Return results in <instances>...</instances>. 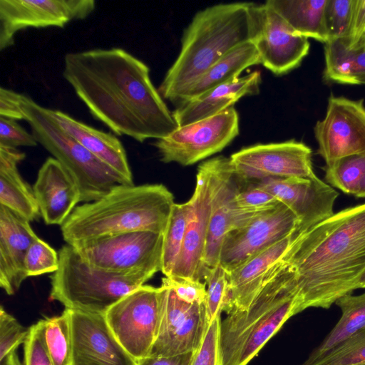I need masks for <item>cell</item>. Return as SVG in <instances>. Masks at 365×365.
Instances as JSON below:
<instances>
[{"mask_svg":"<svg viewBox=\"0 0 365 365\" xmlns=\"http://www.w3.org/2000/svg\"><path fill=\"white\" fill-rule=\"evenodd\" d=\"M335 304L341 316L322 342L309 355L303 365H309L354 334L365 330V292L346 294Z\"/></svg>","mask_w":365,"mask_h":365,"instance_id":"obj_30","label":"cell"},{"mask_svg":"<svg viewBox=\"0 0 365 365\" xmlns=\"http://www.w3.org/2000/svg\"><path fill=\"white\" fill-rule=\"evenodd\" d=\"M257 34L254 43L261 64L281 76L297 68L309 53L308 38L298 35L266 1L256 4Z\"/></svg>","mask_w":365,"mask_h":365,"instance_id":"obj_17","label":"cell"},{"mask_svg":"<svg viewBox=\"0 0 365 365\" xmlns=\"http://www.w3.org/2000/svg\"><path fill=\"white\" fill-rule=\"evenodd\" d=\"M259 52L252 41L242 43L223 56L178 97L176 106L195 98L212 88L239 78L250 66L260 64Z\"/></svg>","mask_w":365,"mask_h":365,"instance_id":"obj_27","label":"cell"},{"mask_svg":"<svg viewBox=\"0 0 365 365\" xmlns=\"http://www.w3.org/2000/svg\"><path fill=\"white\" fill-rule=\"evenodd\" d=\"M163 243V234L134 231L92 239L72 247L84 262L95 269L152 277L161 271Z\"/></svg>","mask_w":365,"mask_h":365,"instance_id":"obj_8","label":"cell"},{"mask_svg":"<svg viewBox=\"0 0 365 365\" xmlns=\"http://www.w3.org/2000/svg\"><path fill=\"white\" fill-rule=\"evenodd\" d=\"M49 118L83 147L134 185L125 150L118 138L80 122L68 114L46 108Z\"/></svg>","mask_w":365,"mask_h":365,"instance_id":"obj_25","label":"cell"},{"mask_svg":"<svg viewBox=\"0 0 365 365\" xmlns=\"http://www.w3.org/2000/svg\"><path fill=\"white\" fill-rule=\"evenodd\" d=\"M58 253L59 267L50 277V298L70 309L105 314L151 278L144 274H117L91 267L68 244Z\"/></svg>","mask_w":365,"mask_h":365,"instance_id":"obj_7","label":"cell"},{"mask_svg":"<svg viewBox=\"0 0 365 365\" xmlns=\"http://www.w3.org/2000/svg\"><path fill=\"white\" fill-rule=\"evenodd\" d=\"M365 34V0H354V6L349 32L346 39L341 40L349 49H353Z\"/></svg>","mask_w":365,"mask_h":365,"instance_id":"obj_44","label":"cell"},{"mask_svg":"<svg viewBox=\"0 0 365 365\" xmlns=\"http://www.w3.org/2000/svg\"><path fill=\"white\" fill-rule=\"evenodd\" d=\"M21 107L31 133L76 181L80 201L97 200L119 185H130L121 175L62 130L46 108L22 94Z\"/></svg>","mask_w":365,"mask_h":365,"instance_id":"obj_6","label":"cell"},{"mask_svg":"<svg viewBox=\"0 0 365 365\" xmlns=\"http://www.w3.org/2000/svg\"><path fill=\"white\" fill-rule=\"evenodd\" d=\"M46 347L53 365H73V347L69 309L59 316L41 320Z\"/></svg>","mask_w":365,"mask_h":365,"instance_id":"obj_31","label":"cell"},{"mask_svg":"<svg viewBox=\"0 0 365 365\" xmlns=\"http://www.w3.org/2000/svg\"><path fill=\"white\" fill-rule=\"evenodd\" d=\"M173 193L162 184L119 185L101 198L75 207L61 226L66 244L134 231L164 234Z\"/></svg>","mask_w":365,"mask_h":365,"instance_id":"obj_4","label":"cell"},{"mask_svg":"<svg viewBox=\"0 0 365 365\" xmlns=\"http://www.w3.org/2000/svg\"><path fill=\"white\" fill-rule=\"evenodd\" d=\"M299 227L296 215L282 202L229 231L220 247L219 264L230 272Z\"/></svg>","mask_w":365,"mask_h":365,"instance_id":"obj_14","label":"cell"},{"mask_svg":"<svg viewBox=\"0 0 365 365\" xmlns=\"http://www.w3.org/2000/svg\"><path fill=\"white\" fill-rule=\"evenodd\" d=\"M354 196L361 198L365 197V174L356 190Z\"/></svg>","mask_w":365,"mask_h":365,"instance_id":"obj_48","label":"cell"},{"mask_svg":"<svg viewBox=\"0 0 365 365\" xmlns=\"http://www.w3.org/2000/svg\"><path fill=\"white\" fill-rule=\"evenodd\" d=\"M299 313L297 288L285 257L250 307L230 312L221 322L222 365H247L282 325Z\"/></svg>","mask_w":365,"mask_h":365,"instance_id":"obj_5","label":"cell"},{"mask_svg":"<svg viewBox=\"0 0 365 365\" xmlns=\"http://www.w3.org/2000/svg\"><path fill=\"white\" fill-rule=\"evenodd\" d=\"M0 365H22L16 351H13L0 360Z\"/></svg>","mask_w":365,"mask_h":365,"instance_id":"obj_47","label":"cell"},{"mask_svg":"<svg viewBox=\"0 0 365 365\" xmlns=\"http://www.w3.org/2000/svg\"><path fill=\"white\" fill-rule=\"evenodd\" d=\"M95 4L93 0H0V50L11 46L20 30L63 28L71 20L86 18Z\"/></svg>","mask_w":365,"mask_h":365,"instance_id":"obj_16","label":"cell"},{"mask_svg":"<svg viewBox=\"0 0 365 365\" xmlns=\"http://www.w3.org/2000/svg\"><path fill=\"white\" fill-rule=\"evenodd\" d=\"M299 312L328 309L359 289L365 272V203L344 209L296 237L286 259Z\"/></svg>","mask_w":365,"mask_h":365,"instance_id":"obj_2","label":"cell"},{"mask_svg":"<svg viewBox=\"0 0 365 365\" xmlns=\"http://www.w3.org/2000/svg\"><path fill=\"white\" fill-rule=\"evenodd\" d=\"M353 6L354 0H327L324 10V24L328 41L346 39Z\"/></svg>","mask_w":365,"mask_h":365,"instance_id":"obj_37","label":"cell"},{"mask_svg":"<svg viewBox=\"0 0 365 365\" xmlns=\"http://www.w3.org/2000/svg\"><path fill=\"white\" fill-rule=\"evenodd\" d=\"M190 212L188 201L175 203L163 234L161 272L166 277L172 275L179 258L185 238Z\"/></svg>","mask_w":365,"mask_h":365,"instance_id":"obj_32","label":"cell"},{"mask_svg":"<svg viewBox=\"0 0 365 365\" xmlns=\"http://www.w3.org/2000/svg\"><path fill=\"white\" fill-rule=\"evenodd\" d=\"M300 233L298 229L257 254L235 270L227 272L229 302L227 314L245 310L253 302L272 272L285 258Z\"/></svg>","mask_w":365,"mask_h":365,"instance_id":"obj_21","label":"cell"},{"mask_svg":"<svg viewBox=\"0 0 365 365\" xmlns=\"http://www.w3.org/2000/svg\"><path fill=\"white\" fill-rule=\"evenodd\" d=\"M365 48V34L363 36V37L361 38V39L360 40V41L358 43V44L353 49H356V48Z\"/></svg>","mask_w":365,"mask_h":365,"instance_id":"obj_49","label":"cell"},{"mask_svg":"<svg viewBox=\"0 0 365 365\" xmlns=\"http://www.w3.org/2000/svg\"><path fill=\"white\" fill-rule=\"evenodd\" d=\"M261 73L255 71L210 89L201 96L177 106L173 112L179 127L215 115L230 107L240 98L259 93Z\"/></svg>","mask_w":365,"mask_h":365,"instance_id":"obj_24","label":"cell"},{"mask_svg":"<svg viewBox=\"0 0 365 365\" xmlns=\"http://www.w3.org/2000/svg\"><path fill=\"white\" fill-rule=\"evenodd\" d=\"M271 6L298 35L328 41L324 10L327 0H268Z\"/></svg>","mask_w":365,"mask_h":365,"instance_id":"obj_28","label":"cell"},{"mask_svg":"<svg viewBox=\"0 0 365 365\" xmlns=\"http://www.w3.org/2000/svg\"><path fill=\"white\" fill-rule=\"evenodd\" d=\"M161 314L156 340L150 356H171L195 351L209 326L205 301L187 303L170 287H160Z\"/></svg>","mask_w":365,"mask_h":365,"instance_id":"obj_13","label":"cell"},{"mask_svg":"<svg viewBox=\"0 0 365 365\" xmlns=\"http://www.w3.org/2000/svg\"><path fill=\"white\" fill-rule=\"evenodd\" d=\"M252 182L272 194L296 215L300 232L334 214V205L339 193L317 176L267 178Z\"/></svg>","mask_w":365,"mask_h":365,"instance_id":"obj_18","label":"cell"},{"mask_svg":"<svg viewBox=\"0 0 365 365\" xmlns=\"http://www.w3.org/2000/svg\"><path fill=\"white\" fill-rule=\"evenodd\" d=\"M207 284L205 303L209 324L226 311L229 302L227 272L219 264L210 268L205 278Z\"/></svg>","mask_w":365,"mask_h":365,"instance_id":"obj_35","label":"cell"},{"mask_svg":"<svg viewBox=\"0 0 365 365\" xmlns=\"http://www.w3.org/2000/svg\"><path fill=\"white\" fill-rule=\"evenodd\" d=\"M24 265L28 277L53 273L59 267L58 253L38 237L27 250Z\"/></svg>","mask_w":365,"mask_h":365,"instance_id":"obj_38","label":"cell"},{"mask_svg":"<svg viewBox=\"0 0 365 365\" xmlns=\"http://www.w3.org/2000/svg\"><path fill=\"white\" fill-rule=\"evenodd\" d=\"M33 190L46 225L61 226L81 202L76 181L53 157L48 158L38 170Z\"/></svg>","mask_w":365,"mask_h":365,"instance_id":"obj_23","label":"cell"},{"mask_svg":"<svg viewBox=\"0 0 365 365\" xmlns=\"http://www.w3.org/2000/svg\"><path fill=\"white\" fill-rule=\"evenodd\" d=\"M37 144L33 134L28 133L15 120L0 116V145L17 148L34 147Z\"/></svg>","mask_w":365,"mask_h":365,"instance_id":"obj_43","label":"cell"},{"mask_svg":"<svg viewBox=\"0 0 365 365\" xmlns=\"http://www.w3.org/2000/svg\"><path fill=\"white\" fill-rule=\"evenodd\" d=\"M69 312L73 365H137L113 335L104 314Z\"/></svg>","mask_w":365,"mask_h":365,"instance_id":"obj_20","label":"cell"},{"mask_svg":"<svg viewBox=\"0 0 365 365\" xmlns=\"http://www.w3.org/2000/svg\"><path fill=\"white\" fill-rule=\"evenodd\" d=\"M323 79L327 82L365 85V48H348L341 39L324 43Z\"/></svg>","mask_w":365,"mask_h":365,"instance_id":"obj_29","label":"cell"},{"mask_svg":"<svg viewBox=\"0 0 365 365\" xmlns=\"http://www.w3.org/2000/svg\"><path fill=\"white\" fill-rule=\"evenodd\" d=\"M22 94L1 87L0 116L12 120H24L21 107Z\"/></svg>","mask_w":365,"mask_h":365,"instance_id":"obj_45","label":"cell"},{"mask_svg":"<svg viewBox=\"0 0 365 365\" xmlns=\"http://www.w3.org/2000/svg\"><path fill=\"white\" fill-rule=\"evenodd\" d=\"M160 314V287L144 284L124 296L104 315L119 344L137 361L150 355Z\"/></svg>","mask_w":365,"mask_h":365,"instance_id":"obj_9","label":"cell"},{"mask_svg":"<svg viewBox=\"0 0 365 365\" xmlns=\"http://www.w3.org/2000/svg\"><path fill=\"white\" fill-rule=\"evenodd\" d=\"M30 222L0 205V286L12 295L28 277L25 257L38 237Z\"/></svg>","mask_w":365,"mask_h":365,"instance_id":"obj_22","label":"cell"},{"mask_svg":"<svg viewBox=\"0 0 365 365\" xmlns=\"http://www.w3.org/2000/svg\"><path fill=\"white\" fill-rule=\"evenodd\" d=\"M312 155L306 144L289 140L243 148L230 158L245 180L257 182L267 178H314Z\"/></svg>","mask_w":365,"mask_h":365,"instance_id":"obj_12","label":"cell"},{"mask_svg":"<svg viewBox=\"0 0 365 365\" xmlns=\"http://www.w3.org/2000/svg\"><path fill=\"white\" fill-rule=\"evenodd\" d=\"M63 76L93 117L118 135L143 143L179 128L149 67L123 48L68 53Z\"/></svg>","mask_w":365,"mask_h":365,"instance_id":"obj_1","label":"cell"},{"mask_svg":"<svg viewBox=\"0 0 365 365\" xmlns=\"http://www.w3.org/2000/svg\"><path fill=\"white\" fill-rule=\"evenodd\" d=\"M317 154L329 165L336 160L365 154V105L331 94L324 117L314 127Z\"/></svg>","mask_w":365,"mask_h":365,"instance_id":"obj_11","label":"cell"},{"mask_svg":"<svg viewBox=\"0 0 365 365\" xmlns=\"http://www.w3.org/2000/svg\"><path fill=\"white\" fill-rule=\"evenodd\" d=\"M25 158L26 154L17 148L0 145V205L31 222L37 220L41 213L33 188L18 170Z\"/></svg>","mask_w":365,"mask_h":365,"instance_id":"obj_26","label":"cell"},{"mask_svg":"<svg viewBox=\"0 0 365 365\" xmlns=\"http://www.w3.org/2000/svg\"><path fill=\"white\" fill-rule=\"evenodd\" d=\"M256 4L210 6L196 13L185 30L180 51L159 88L175 103L182 92L235 47L254 42L257 34Z\"/></svg>","mask_w":365,"mask_h":365,"instance_id":"obj_3","label":"cell"},{"mask_svg":"<svg viewBox=\"0 0 365 365\" xmlns=\"http://www.w3.org/2000/svg\"><path fill=\"white\" fill-rule=\"evenodd\" d=\"M240 132L239 115L232 106L212 117L179 127L167 137L156 140L162 162L193 165L227 146Z\"/></svg>","mask_w":365,"mask_h":365,"instance_id":"obj_10","label":"cell"},{"mask_svg":"<svg viewBox=\"0 0 365 365\" xmlns=\"http://www.w3.org/2000/svg\"><path fill=\"white\" fill-rule=\"evenodd\" d=\"M281 202L267 190L252 182L245 181L235 197L242 226L254 217L277 207Z\"/></svg>","mask_w":365,"mask_h":365,"instance_id":"obj_34","label":"cell"},{"mask_svg":"<svg viewBox=\"0 0 365 365\" xmlns=\"http://www.w3.org/2000/svg\"><path fill=\"white\" fill-rule=\"evenodd\" d=\"M365 174V154L340 158L326 165V182L346 194L354 195Z\"/></svg>","mask_w":365,"mask_h":365,"instance_id":"obj_33","label":"cell"},{"mask_svg":"<svg viewBox=\"0 0 365 365\" xmlns=\"http://www.w3.org/2000/svg\"><path fill=\"white\" fill-rule=\"evenodd\" d=\"M210 172L206 162L197 169L194 192L188 200L190 212L182 247L170 277L205 280L204 262L210 210Z\"/></svg>","mask_w":365,"mask_h":365,"instance_id":"obj_19","label":"cell"},{"mask_svg":"<svg viewBox=\"0 0 365 365\" xmlns=\"http://www.w3.org/2000/svg\"><path fill=\"white\" fill-rule=\"evenodd\" d=\"M359 288L361 289H365V272L364 274L361 277V279L359 282Z\"/></svg>","mask_w":365,"mask_h":365,"instance_id":"obj_50","label":"cell"},{"mask_svg":"<svg viewBox=\"0 0 365 365\" xmlns=\"http://www.w3.org/2000/svg\"><path fill=\"white\" fill-rule=\"evenodd\" d=\"M29 329L24 327L3 307L0 308V360L25 342Z\"/></svg>","mask_w":365,"mask_h":365,"instance_id":"obj_40","label":"cell"},{"mask_svg":"<svg viewBox=\"0 0 365 365\" xmlns=\"http://www.w3.org/2000/svg\"><path fill=\"white\" fill-rule=\"evenodd\" d=\"M309 365H365V330L351 336Z\"/></svg>","mask_w":365,"mask_h":365,"instance_id":"obj_36","label":"cell"},{"mask_svg":"<svg viewBox=\"0 0 365 365\" xmlns=\"http://www.w3.org/2000/svg\"><path fill=\"white\" fill-rule=\"evenodd\" d=\"M162 284L173 289L177 297L185 302L193 304L205 301L207 289L205 283L201 281L165 277L162 279Z\"/></svg>","mask_w":365,"mask_h":365,"instance_id":"obj_42","label":"cell"},{"mask_svg":"<svg viewBox=\"0 0 365 365\" xmlns=\"http://www.w3.org/2000/svg\"><path fill=\"white\" fill-rule=\"evenodd\" d=\"M205 162L210 177V210L204 262L210 269L219 264L226 234L242 226L235 197L246 180L235 170L230 158L217 156Z\"/></svg>","mask_w":365,"mask_h":365,"instance_id":"obj_15","label":"cell"},{"mask_svg":"<svg viewBox=\"0 0 365 365\" xmlns=\"http://www.w3.org/2000/svg\"><path fill=\"white\" fill-rule=\"evenodd\" d=\"M195 351L171 356H149L137 361V365H190Z\"/></svg>","mask_w":365,"mask_h":365,"instance_id":"obj_46","label":"cell"},{"mask_svg":"<svg viewBox=\"0 0 365 365\" xmlns=\"http://www.w3.org/2000/svg\"><path fill=\"white\" fill-rule=\"evenodd\" d=\"M221 316L208 326L205 337L195 351L190 365H222L220 346Z\"/></svg>","mask_w":365,"mask_h":365,"instance_id":"obj_39","label":"cell"},{"mask_svg":"<svg viewBox=\"0 0 365 365\" xmlns=\"http://www.w3.org/2000/svg\"><path fill=\"white\" fill-rule=\"evenodd\" d=\"M24 344V365H53L45 345L41 321L29 328Z\"/></svg>","mask_w":365,"mask_h":365,"instance_id":"obj_41","label":"cell"}]
</instances>
